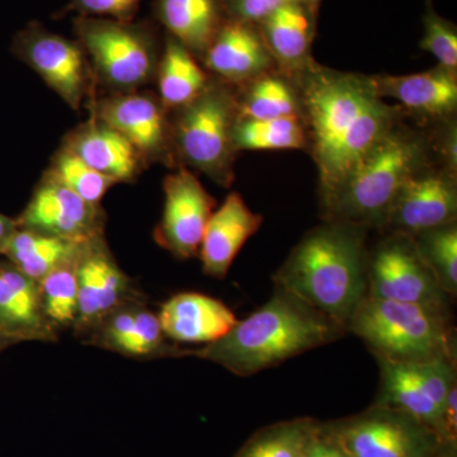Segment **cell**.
I'll return each mask as SVG.
<instances>
[{
    "label": "cell",
    "mask_w": 457,
    "mask_h": 457,
    "mask_svg": "<svg viewBox=\"0 0 457 457\" xmlns=\"http://www.w3.org/2000/svg\"><path fill=\"white\" fill-rule=\"evenodd\" d=\"M291 79L299 93L308 137L306 152L317 167L321 204L407 116L378 95L371 75L336 71L312 62Z\"/></svg>",
    "instance_id": "1"
},
{
    "label": "cell",
    "mask_w": 457,
    "mask_h": 457,
    "mask_svg": "<svg viewBox=\"0 0 457 457\" xmlns=\"http://www.w3.org/2000/svg\"><path fill=\"white\" fill-rule=\"evenodd\" d=\"M370 228L323 220L302 237L273 276L284 288L347 329L368 296Z\"/></svg>",
    "instance_id": "2"
},
{
    "label": "cell",
    "mask_w": 457,
    "mask_h": 457,
    "mask_svg": "<svg viewBox=\"0 0 457 457\" xmlns=\"http://www.w3.org/2000/svg\"><path fill=\"white\" fill-rule=\"evenodd\" d=\"M347 329L300 297L276 287L272 297L219 341L203 347L183 348L242 378L281 365L305 352L336 342Z\"/></svg>",
    "instance_id": "3"
},
{
    "label": "cell",
    "mask_w": 457,
    "mask_h": 457,
    "mask_svg": "<svg viewBox=\"0 0 457 457\" xmlns=\"http://www.w3.org/2000/svg\"><path fill=\"white\" fill-rule=\"evenodd\" d=\"M432 163L441 164L431 130L404 117L354 168L342 187L320 204L321 219L381 230L402 186Z\"/></svg>",
    "instance_id": "4"
},
{
    "label": "cell",
    "mask_w": 457,
    "mask_h": 457,
    "mask_svg": "<svg viewBox=\"0 0 457 457\" xmlns=\"http://www.w3.org/2000/svg\"><path fill=\"white\" fill-rule=\"evenodd\" d=\"M171 146L177 168L185 167L228 188L236 179L234 129L239 119L237 89L213 79L186 106L170 111Z\"/></svg>",
    "instance_id": "5"
},
{
    "label": "cell",
    "mask_w": 457,
    "mask_h": 457,
    "mask_svg": "<svg viewBox=\"0 0 457 457\" xmlns=\"http://www.w3.org/2000/svg\"><path fill=\"white\" fill-rule=\"evenodd\" d=\"M73 29L88 57L97 93L135 92L154 82L164 41L154 20L75 17Z\"/></svg>",
    "instance_id": "6"
},
{
    "label": "cell",
    "mask_w": 457,
    "mask_h": 457,
    "mask_svg": "<svg viewBox=\"0 0 457 457\" xmlns=\"http://www.w3.org/2000/svg\"><path fill=\"white\" fill-rule=\"evenodd\" d=\"M347 330L362 339L378 360L413 363L455 357L449 312L441 309L366 296Z\"/></svg>",
    "instance_id": "7"
},
{
    "label": "cell",
    "mask_w": 457,
    "mask_h": 457,
    "mask_svg": "<svg viewBox=\"0 0 457 457\" xmlns=\"http://www.w3.org/2000/svg\"><path fill=\"white\" fill-rule=\"evenodd\" d=\"M12 54L40 75L71 110L79 112L97 97L88 57L77 40L49 31L32 21L13 36Z\"/></svg>",
    "instance_id": "8"
},
{
    "label": "cell",
    "mask_w": 457,
    "mask_h": 457,
    "mask_svg": "<svg viewBox=\"0 0 457 457\" xmlns=\"http://www.w3.org/2000/svg\"><path fill=\"white\" fill-rule=\"evenodd\" d=\"M324 436L348 457H432L440 440L416 418L385 405L333 427Z\"/></svg>",
    "instance_id": "9"
},
{
    "label": "cell",
    "mask_w": 457,
    "mask_h": 457,
    "mask_svg": "<svg viewBox=\"0 0 457 457\" xmlns=\"http://www.w3.org/2000/svg\"><path fill=\"white\" fill-rule=\"evenodd\" d=\"M368 296L446 312L449 299L418 252L413 237L403 233H387L370 252Z\"/></svg>",
    "instance_id": "10"
},
{
    "label": "cell",
    "mask_w": 457,
    "mask_h": 457,
    "mask_svg": "<svg viewBox=\"0 0 457 457\" xmlns=\"http://www.w3.org/2000/svg\"><path fill=\"white\" fill-rule=\"evenodd\" d=\"M90 114L114 129L150 164L176 170L170 111L153 92L117 93L96 97L88 104Z\"/></svg>",
    "instance_id": "11"
},
{
    "label": "cell",
    "mask_w": 457,
    "mask_h": 457,
    "mask_svg": "<svg viewBox=\"0 0 457 457\" xmlns=\"http://www.w3.org/2000/svg\"><path fill=\"white\" fill-rule=\"evenodd\" d=\"M164 209L154 230L156 245L179 260L197 257L216 200L195 171L185 167L165 177Z\"/></svg>",
    "instance_id": "12"
},
{
    "label": "cell",
    "mask_w": 457,
    "mask_h": 457,
    "mask_svg": "<svg viewBox=\"0 0 457 457\" xmlns=\"http://www.w3.org/2000/svg\"><path fill=\"white\" fill-rule=\"evenodd\" d=\"M456 221L457 171L432 163L402 186L381 230L414 236Z\"/></svg>",
    "instance_id": "13"
},
{
    "label": "cell",
    "mask_w": 457,
    "mask_h": 457,
    "mask_svg": "<svg viewBox=\"0 0 457 457\" xmlns=\"http://www.w3.org/2000/svg\"><path fill=\"white\" fill-rule=\"evenodd\" d=\"M78 312L73 332L84 338L122 303L145 296L121 270L104 237L84 246L77 262Z\"/></svg>",
    "instance_id": "14"
},
{
    "label": "cell",
    "mask_w": 457,
    "mask_h": 457,
    "mask_svg": "<svg viewBox=\"0 0 457 457\" xmlns=\"http://www.w3.org/2000/svg\"><path fill=\"white\" fill-rule=\"evenodd\" d=\"M16 221L20 228L88 243L104 237L106 213L101 204L87 203L46 170Z\"/></svg>",
    "instance_id": "15"
},
{
    "label": "cell",
    "mask_w": 457,
    "mask_h": 457,
    "mask_svg": "<svg viewBox=\"0 0 457 457\" xmlns=\"http://www.w3.org/2000/svg\"><path fill=\"white\" fill-rule=\"evenodd\" d=\"M371 80L381 98L392 99L420 128L457 119V74L441 66L417 74L371 75Z\"/></svg>",
    "instance_id": "16"
},
{
    "label": "cell",
    "mask_w": 457,
    "mask_h": 457,
    "mask_svg": "<svg viewBox=\"0 0 457 457\" xmlns=\"http://www.w3.org/2000/svg\"><path fill=\"white\" fill-rule=\"evenodd\" d=\"M200 62L213 79L236 88L278 71L260 27L228 17Z\"/></svg>",
    "instance_id": "17"
},
{
    "label": "cell",
    "mask_w": 457,
    "mask_h": 457,
    "mask_svg": "<svg viewBox=\"0 0 457 457\" xmlns=\"http://www.w3.org/2000/svg\"><path fill=\"white\" fill-rule=\"evenodd\" d=\"M263 218L249 209L245 198L231 192L207 222L200 257L204 275L222 279L227 278L231 264L245 243L260 230Z\"/></svg>",
    "instance_id": "18"
},
{
    "label": "cell",
    "mask_w": 457,
    "mask_h": 457,
    "mask_svg": "<svg viewBox=\"0 0 457 457\" xmlns=\"http://www.w3.org/2000/svg\"><path fill=\"white\" fill-rule=\"evenodd\" d=\"M158 318L165 337L185 345L219 341L237 321L227 303L200 293L174 295L162 303Z\"/></svg>",
    "instance_id": "19"
},
{
    "label": "cell",
    "mask_w": 457,
    "mask_h": 457,
    "mask_svg": "<svg viewBox=\"0 0 457 457\" xmlns=\"http://www.w3.org/2000/svg\"><path fill=\"white\" fill-rule=\"evenodd\" d=\"M0 333L22 342L53 343L59 332L41 308L37 282L0 257Z\"/></svg>",
    "instance_id": "20"
},
{
    "label": "cell",
    "mask_w": 457,
    "mask_h": 457,
    "mask_svg": "<svg viewBox=\"0 0 457 457\" xmlns=\"http://www.w3.org/2000/svg\"><path fill=\"white\" fill-rule=\"evenodd\" d=\"M62 146L116 183L134 182L147 167L120 132L92 114L88 121L66 135Z\"/></svg>",
    "instance_id": "21"
},
{
    "label": "cell",
    "mask_w": 457,
    "mask_h": 457,
    "mask_svg": "<svg viewBox=\"0 0 457 457\" xmlns=\"http://www.w3.org/2000/svg\"><path fill=\"white\" fill-rule=\"evenodd\" d=\"M319 14L303 0L278 9L258 23L278 71L288 78L315 62L312 47L317 33Z\"/></svg>",
    "instance_id": "22"
},
{
    "label": "cell",
    "mask_w": 457,
    "mask_h": 457,
    "mask_svg": "<svg viewBox=\"0 0 457 457\" xmlns=\"http://www.w3.org/2000/svg\"><path fill=\"white\" fill-rule=\"evenodd\" d=\"M227 18L224 0H153V20L198 60Z\"/></svg>",
    "instance_id": "23"
},
{
    "label": "cell",
    "mask_w": 457,
    "mask_h": 457,
    "mask_svg": "<svg viewBox=\"0 0 457 457\" xmlns=\"http://www.w3.org/2000/svg\"><path fill=\"white\" fill-rule=\"evenodd\" d=\"M86 245L18 227L3 246L0 257L38 282L54 270L77 262Z\"/></svg>",
    "instance_id": "24"
},
{
    "label": "cell",
    "mask_w": 457,
    "mask_h": 457,
    "mask_svg": "<svg viewBox=\"0 0 457 457\" xmlns=\"http://www.w3.org/2000/svg\"><path fill=\"white\" fill-rule=\"evenodd\" d=\"M207 73L191 51L179 41L165 33L163 51L156 71L155 82L158 96L168 111L186 106L197 98L212 83Z\"/></svg>",
    "instance_id": "25"
},
{
    "label": "cell",
    "mask_w": 457,
    "mask_h": 457,
    "mask_svg": "<svg viewBox=\"0 0 457 457\" xmlns=\"http://www.w3.org/2000/svg\"><path fill=\"white\" fill-rule=\"evenodd\" d=\"M381 370L378 405L399 409L437 433L442 440V411L423 390L411 363L378 360Z\"/></svg>",
    "instance_id": "26"
},
{
    "label": "cell",
    "mask_w": 457,
    "mask_h": 457,
    "mask_svg": "<svg viewBox=\"0 0 457 457\" xmlns=\"http://www.w3.org/2000/svg\"><path fill=\"white\" fill-rule=\"evenodd\" d=\"M236 89L240 119H302L296 87L279 71H269Z\"/></svg>",
    "instance_id": "27"
},
{
    "label": "cell",
    "mask_w": 457,
    "mask_h": 457,
    "mask_svg": "<svg viewBox=\"0 0 457 457\" xmlns=\"http://www.w3.org/2000/svg\"><path fill=\"white\" fill-rule=\"evenodd\" d=\"M237 153L308 150V137L300 117L287 119H237L234 129Z\"/></svg>",
    "instance_id": "28"
},
{
    "label": "cell",
    "mask_w": 457,
    "mask_h": 457,
    "mask_svg": "<svg viewBox=\"0 0 457 457\" xmlns=\"http://www.w3.org/2000/svg\"><path fill=\"white\" fill-rule=\"evenodd\" d=\"M77 262L54 270L37 282L42 312L59 333L73 329L77 319Z\"/></svg>",
    "instance_id": "29"
},
{
    "label": "cell",
    "mask_w": 457,
    "mask_h": 457,
    "mask_svg": "<svg viewBox=\"0 0 457 457\" xmlns=\"http://www.w3.org/2000/svg\"><path fill=\"white\" fill-rule=\"evenodd\" d=\"M418 252L428 264L442 290L457 293V221L414 234Z\"/></svg>",
    "instance_id": "30"
},
{
    "label": "cell",
    "mask_w": 457,
    "mask_h": 457,
    "mask_svg": "<svg viewBox=\"0 0 457 457\" xmlns=\"http://www.w3.org/2000/svg\"><path fill=\"white\" fill-rule=\"evenodd\" d=\"M317 431L318 427L309 420L270 427L254 436L237 457H305Z\"/></svg>",
    "instance_id": "31"
},
{
    "label": "cell",
    "mask_w": 457,
    "mask_h": 457,
    "mask_svg": "<svg viewBox=\"0 0 457 457\" xmlns=\"http://www.w3.org/2000/svg\"><path fill=\"white\" fill-rule=\"evenodd\" d=\"M47 171L78 196L92 204H101L108 189L116 185L113 179L90 168L79 156L64 146L54 154Z\"/></svg>",
    "instance_id": "32"
},
{
    "label": "cell",
    "mask_w": 457,
    "mask_h": 457,
    "mask_svg": "<svg viewBox=\"0 0 457 457\" xmlns=\"http://www.w3.org/2000/svg\"><path fill=\"white\" fill-rule=\"evenodd\" d=\"M420 46L437 60V66L457 74V27L436 12L432 0L427 3L423 14V35Z\"/></svg>",
    "instance_id": "33"
},
{
    "label": "cell",
    "mask_w": 457,
    "mask_h": 457,
    "mask_svg": "<svg viewBox=\"0 0 457 457\" xmlns=\"http://www.w3.org/2000/svg\"><path fill=\"white\" fill-rule=\"evenodd\" d=\"M455 359L456 357H436L411 363L423 390L442 411L450 390L456 385Z\"/></svg>",
    "instance_id": "34"
},
{
    "label": "cell",
    "mask_w": 457,
    "mask_h": 457,
    "mask_svg": "<svg viewBox=\"0 0 457 457\" xmlns=\"http://www.w3.org/2000/svg\"><path fill=\"white\" fill-rule=\"evenodd\" d=\"M144 0H71L57 12L56 18L75 14V17L110 18L130 22L139 13Z\"/></svg>",
    "instance_id": "35"
},
{
    "label": "cell",
    "mask_w": 457,
    "mask_h": 457,
    "mask_svg": "<svg viewBox=\"0 0 457 457\" xmlns=\"http://www.w3.org/2000/svg\"><path fill=\"white\" fill-rule=\"evenodd\" d=\"M294 2L300 0H224V7L228 18L258 25L278 9Z\"/></svg>",
    "instance_id": "36"
},
{
    "label": "cell",
    "mask_w": 457,
    "mask_h": 457,
    "mask_svg": "<svg viewBox=\"0 0 457 457\" xmlns=\"http://www.w3.org/2000/svg\"><path fill=\"white\" fill-rule=\"evenodd\" d=\"M457 422V387H453L445 402L442 411V440H447L453 444L456 440Z\"/></svg>",
    "instance_id": "37"
},
{
    "label": "cell",
    "mask_w": 457,
    "mask_h": 457,
    "mask_svg": "<svg viewBox=\"0 0 457 457\" xmlns=\"http://www.w3.org/2000/svg\"><path fill=\"white\" fill-rule=\"evenodd\" d=\"M305 457H348V455L332 441L328 440L326 436L321 435L320 429L318 428L306 449Z\"/></svg>",
    "instance_id": "38"
},
{
    "label": "cell",
    "mask_w": 457,
    "mask_h": 457,
    "mask_svg": "<svg viewBox=\"0 0 457 457\" xmlns=\"http://www.w3.org/2000/svg\"><path fill=\"white\" fill-rule=\"evenodd\" d=\"M18 228L16 219L8 218L0 212V253H2L3 246L5 245L12 234Z\"/></svg>",
    "instance_id": "39"
},
{
    "label": "cell",
    "mask_w": 457,
    "mask_h": 457,
    "mask_svg": "<svg viewBox=\"0 0 457 457\" xmlns=\"http://www.w3.org/2000/svg\"><path fill=\"white\" fill-rule=\"evenodd\" d=\"M20 345V343H18L16 339L11 338V337L0 333V353H2V352H4L5 350H8V348L12 347V345Z\"/></svg>",
    "instance_id": "40"
},
{
    "label": "cell",
    "mask_w": 457,
    "mask_h": 457,
    "mask_svg": "<svg viewBox=\"0 0 457 457\" xmlns=\"http://www.w3.org/2000/svg\"><path fill=\"white\" fill-rule=\"evenodd\" d=\"M308 7L314 12L315 14H319V9H320L321 0H305Z\"/></svg>",
    "instance_id": "41"
},
{
    "label": "cell",
    "mask_w": 457,
    "mask_h": 457,
    "mask_svg": "<svg viewBox=\"0 0 457 457\" xmlns=\"http://www.w3.org/2000/svg\"><path fill=\"white\" fill-rule=\"evenodd\" d=\"M433 457H455V456H453V453H441V455L433 456Z\"/></svg>",
    "instance_id": "42"
}]
</instances>
